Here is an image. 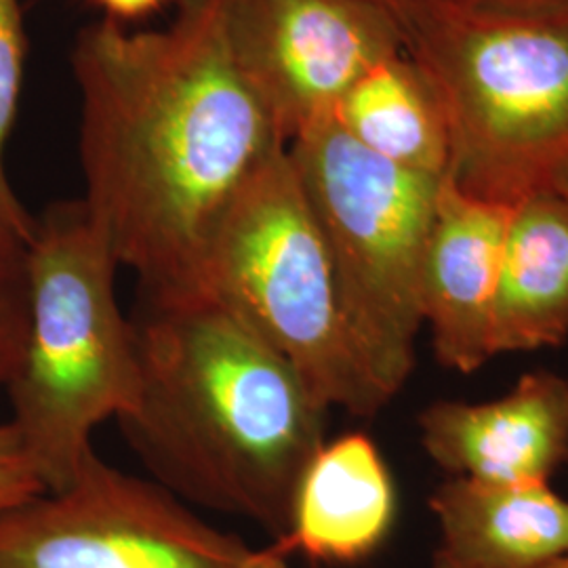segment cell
I'll return each mask as SVG.
<instances>
[{"mask_svg":"<svg viewBox=\"0 0 568 568\" xmlns=\"http://www.w3.org/2000/svg\"><path fill=\"white\" fill-rule=\"evenodd\" d=\"M467 7L509 11V13H560L568 11V0H457Z\"/></svg>","mask_w":568,"mask_h":568,"instance_id":"ac0fdd59","label":"cell"},{"mask_svg":"<svg viewBox=\"0 0 568 568\" xmlns=\"http://www.w3.org/2000/svg\"><path fill=\"white\" fill-rule=\"evenodd\" d=\"M72 70L91 222L143 293L199 288L227 206L288 145L232 55L225 0H178L159 30L95 21Z\"/></svg>","mask_w":568,"mask_h":568,"instance_id":"6da1fadb","label":"cell"},{"mask_svg":"<svg viewBox=\"0 0 568 568\" xmlns=\"http://www.w3.org/2000/svg\"><path fill=\"white\" fill-rule=\"evenodd\" d=\"M514 204L471 194L450 173L438 183L422 310L438 363L464 375L497 356L495 304Z\"/></svg>","mask_w":568,"mask_h":568,"instance_id":"9c48e42d","label":"cell"},{"mask_svg":"<svg viewBox=\"0 0 568 568\" xmlns=\"http://www.w3.org/2000/svg\"><path fill=\"white\" fill-rule=\"evenodd\" d=\"M133 335L140 398L119 419L152 480L187 506L281 541L325 406L278 349L204 288L143 293Z\"/></svg>","mask_w":568,"mask_h":568,"instance_id":"7a4b0ae2","label":"cell"},{"mask_svg":"<svg viewBox=\"0 0 568 568\" xmlns=\"http://www.w3.org/2000/svg\"><path fill=\"white\" fill-rule=\"evenodd\" d=\"M47 493L18 427L0 424V511Z\"/></svg>","mask_w":568,"mask_h":568,"instance_id":"e0dca14e","label":"cell"},{"mask_svg":"<svg viewBox=\"0 0 568 568\" xmlns=\"http://www.w3.org/2000/svg\"><path fill=\"white\" fill-rule=\"evenodd\" d=\"M199 288L278 349L325 408L373 417L389 403L349 333L333 262L288 145L227 206L204 251Z\"/></svg>","mask_w":568,"mask_h":568,"instance_id":"5b68a950","label":"cell"},{"mask_svg":"<svg viewBox=\"0 0 568 568\" xmlns=\"http://www.w3.org/2000/svg\"><path fill=\"white\" fill-rule=\"evenodd\" d=\"M436 554L459 568H541L568 554V501L549 483L450 476L429 497Z\"/></svg>","mask_w":568,"mask_h":568,"instance_id":"7c38bea8","label":"cell"},{"mask_svg":"<svg viewBox=\"0 0 568 568\" xmlns=\"http://www.w3.org/2000/svg\"><path fill=\"white\" fill-rule=\"evenodd\" d=\"M396 518V487L377 445L349 432L316 450L293 497L291 523L274 546L286 556L356 565L386 541Z\"/></svg>","mask_w":568,"mask_h":568,"instance_id":"8fae6325","label":"cell"},{"mask_svg":"<svg viewBox=\"0 0 568 568\" xmlns=\"http://www.w3.org/2000/svg\"><path fill=\"white\" fill-rule=\"evenodd\" d=\"M417 426L427 457L448 476L549 483L568 462V377L530 371L497 400L432 403Z\"/></svg>","mask_w":568,"mask_h":568,"instance_id":"30bf717a","label":"cell"},{"mask_svg":"<svg viewBox=\"0 0 568 568\" xmlns=\"http://www.w3.org/2000/svg\"><path fill=\"white\" fill-rule=\"evenodd\" d=\"M26 244L0 232V389L18 365L28 328Z\"/></svg>","mask_w":568,"mask_h":568,"instance_id":"2e32d148","label":"cell"},{"mask_svg":"<svg viewBox=\"0 0 568 568\" xmlns=\"http://www.w3.org/2000/svg\"><path fill=\"white\" fill-rule=\"evenodd\" d=\"M110 20H140L143 16L156 11L164 0H95Z\"/></svg>","mask_w":568,"mask_h":568,"instance_id":"d6986e66","label":"cell"},{"mask_svg":"<svg viewBox=\"0 0 568 568\" xmlns=\"http://www.w3.org/2000/svg\"><path fill=\"white\" fill-rule=\"evenodd\" d=\"M568 337V199L554 185L514 204L495 304V352Z\"/></svg>","mask_w":568,"mask_h":568,"instance_id":"4fadbf2b","label":"cell"},{"mask_svg":"<svg viewBox=\"0 0 568 568\" xmlns=\"http://www.w3.org/2000/svg\"><path fill=\"white\" fill-rule=\"evenodd\" d=\"M26 65V30L20 0H0V232L18 243L30 244L37 217L21 204L7 175L4 150L20 103Z\"/></svg>","mask_w":568,"mask_h":568,"instance_id":"9a60e30c","label":"cell"},{"mask_svg":"<svg viewBox=\"0 0 568 568\" xmlns=\"http://www.w3.org/2000/svg\"><path fill=\"white\" fill-rule=\"evenodd\" d=\"M371 2L382 7L398 26L400 34H405L406 26L436 0H371Z\"/></svg>","mask_w":568,"mask_h":568,"instance_id":"ffe728a7","label":"cell"},{"mask_svg":"<svg viewBox=\"0 0 568 568\" xmlns=\"http://www.w3.org/2000/svg\"><path fill=\"white\" fill-rule=\"evenodd\" d=\"M333 116L352 140L389 163L429 178H445L450 171L443 105L405 51L366 70Z\"/></svg>","mask_w":568,"mask_h":568,"instance_id":"5bb4252c","label":"cell"},{"mask_svg":"<svg viewBox=\"0 0 568 568\" xmlns=\"http://www.w3.org/2000/svg\"><path fill=\"white\" fill-rule=\"evenodd\" d=\"M225 32L286 143L331 119L366 70L405 51L371 0H225Z\"/></svg>","mask_w":568,"mask_h":568,"instance_id":"ba28073f","label":"cell"},{"mask_svg":"<svg viewBox=\"0 0 568 568\" xmlns=\"http://www.w3.org/2000/svg\"><path fill=\"white\" fill-rule=\"evenodd\" d=\"M288 156L325 239L345 321L392 400L413 373L438 183L352 140L335 116L304 129Z\"/></svg>","mask_w":568,"mask_h":568,"instance_id":"8992f818","label":"cell"},{"mask_svg":"<svg viewBox=\"0 0 568 568\" xmlns=\"http://www.w3.org/2000/svg\"><path fill=\"white\" fill-rule=\"evenodd\" d=\"M551 185H554L562 196H567L568 199V164H565V166L558 171V175L554 178Z\"/></svg>","mask_w":568,"mask_h":568,"instance_id":"7402d4cb","label":"cell"},{"mask_svg":"<svg viewBox=\"0 0 568 568\" xmlns=\"http://www.w3.org/2000/svg\"><path fill=\"white\" fill-rule=\"evenodd\" d=\"M0 568H295L91 453L70 485L0 511Z\"/></svg>","mask_w":568,"mask_h":568,"instance_id":"52a82bcc","label":"cell"},{"mask_svg":"<svg viewBox=\"0 0 568 568\" xmlns=\"http://www.w3.org/2000/svg\"><path fill=\"white\" fill-rule=\"evenodd\" d=\"M28 328L7 394L47 490L70 485L93 450V432L140 398L131 318L116 297V264L81 201L37 217L26 253Z\"/></svg>","mask_w":568,"mask_h":568,"instance_id":"3957f363","label":"cell"},{"mask_svg":"<svg viewBox=\"0 0 568 568\" xmlns=\"http://www.w3.org/2000/svg\"><path fill=\"white\" fill-rule=\"evenodd\" d=\"M403 41L443 105L455 182L511 204L551 185L568 164V11L436 0Z\"/></svg>","mask_w":568,"mask_h":568,"instance_id":"277c9868","label":"cell"},{"mask_svg":"<svg viewBox=\"0 0 568 568\" xmlns=\"http://www.w3.org/2000/svg\"><path fill=\"white\" fill-rule=\"evenodd\" d=\"M429 568H459L455 567L453 562H448L447 558H443L440 554H436L434 551V558H432V567ZM541 568H568V554L567 556H562V558H558V560H554V562H549L546 567Z\"/></svg>","mask_w":568,"mask_h":568,"instance_id":"44dd1931","label":"cell"}]
</instances>
